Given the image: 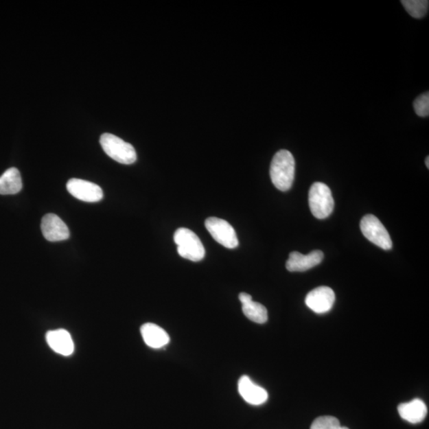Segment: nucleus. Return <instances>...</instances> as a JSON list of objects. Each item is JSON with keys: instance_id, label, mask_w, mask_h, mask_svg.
Wrapping results in <instances>:
<instances>
[{"instance_id": "nucleus-4", "label": "nucleus", "mask_w": 429, "mask_h": 429, "mask_svg": "<svg viewBox=\"0 0 429 429\" xmlns=\"http://www.w3.org/2000/svg\"><path fill=\"white\" fill-rule=\"evenodd\" d=\"M309 203L311 213L316 218L323 220L329 217L334 209V199L329 186L321 183L312 185L309 194Z\"/></svg>"}, {"instance_id": "nucleus-2", "label": "nucleus", "mask_w": 429, "mask_h": 429, "mask_svg": "<svg viewBox=\"0 0 429 429\" xmlns=\"http://www.w3.org/2000/svg\"><path fill=\"white\" fill-rule=\"evenodd\" d=\"M100 143L106 154L117 163L130 165L137 160L134 146L113 134L101 135Z\"/></svg>"}, {"instance_id": "nucleus-9", "label": "nucleus", "mask_w": 429, "mask_h": 429, "mask_svg": "<svg viewBox=\"0 0 429 429\" xmlns=\"http://www.w3.org/2000/svg\"><path fill=\"white\" fill-rule=\"evenodd\" d=\"M41 230L45 239L49 242H60L69 238V230L59 216L49 213L43 216Z\"/></svg>"}, {"instance_id": "nucleus-8", "label": "nucleus", "mask_w": 429, "mask_h": 429, "mask_svg": "<svg viewBox=\"0 0 429 429\" xmlns=\"http://www.w3.org/2000/svg\"><path fill=\"white\" fill-rule=\"evenodd\" d=\"M335 300V292L331 288L321 286L308 294L305 304L316 314H323L332 310Z\"/></svg>"}, {"instance_id": "nucleus-11", "label": "nucleus", "mask_w": 429, "mask_h": 429, "mask_svg": "<svg viewBox=\"0 0 429 429\" xmlns=\"http://www.w3.org/2000/svg\"><path fill=\"white\" fill-rule=\"evenodd\" d=\"M238 389L241 397L251 405L260 406L268 399V393L265 389L255 384L248 376L240 378Z\"/></svg>"}, {"instance_id": "nucleus-1", "label": "nucleus", "mask_w": 429, "mask_h": 429, "mask_svg": "<svg viewBox=\"0 0 429 429\" xmlns=\"http://www.w3.org/2000/svg\"><path fill=\"white\" fill-rule=\"evenodd\" d=\"M273 184L277 189L286 192L290 189L294 181L295 160L286 150H281L273 158L270 170Z\"/></svg>"}, {"instance_id": "nucleus-13", "label": "nucleus", "mask_w": 429, "mask_h": 429, "mask_svg": "<svg viewBox=\"0 0 429 429\" xmlns=\"http://www.w3.org/2000/svg\"><path fill=\"white\" fill-rule=\"evenodd\" d=\"M140 332L146 345L154 349L164 347L170 340L168 333L153 323H146Z\"/></svg>"}, {"instance_id": "nucleus-20", "label": "nucleus", "mask_w": 429, "mask_h": 429, "mask_svg": "<svg viewBox=\"0 0 429 429\" xmlns=\"http://www.w3.org/2000/svg\"><path fill=\"white\" fill-rule=\"evenodd\" d=\"M429 163V157H427L426 160V165L427 166V168H429V163Z\"/></svg>"}, {"instance_id": "nucleus-10", "label": "nucleus", "mask_w": 429, "mask_h": 429, "mask_svg": "<svg viewBox=\"0 0 429 429\" xmlns=\"http://www.w3.org/2000/svg\"><path fill=\"white\" fill-rule=\"evenodd\" d=\"M324 259L321 251H314L309 255H302L300 252H291L286 262V269L290 272H304L319 265Z\"/></svg>"}, {"instance_id": "nucleus-5", "label": "nucleus", "mask_w": 429, "mask_h": 429, "mask_svg": "<svg viewBox=\"0 0 429 429\" xmlns=\"http://www.w3.org/2000/svg\"><path fill=\"white\" fill-rule=\"evenodd\" d=\"M363 235L371 243L383 250L392 248V240L384 225L376 216L368 214L363 217L360 223Z\"/></svg>"}, {"instance_id": "nucleus-14", "label": "nucleus", "mask_w": 429, "mask_h": 429, "mask_svg": "<svg viewBox=\"0 0 429 429\" xmlns=\"http://www.w3.org/2000/svg\"><path fill=\"white\" fill-rule=\"evenodd\" d=\"M398 413L404 420L411 424H418L425 420L428 408L421 399H413L410 402L402 403L397 407Z\"/></svg>"}, {"instance_id": "nucleus-7", "label": "nucleus", "mask_w": 429, "mask_h": 429, "mask_svg": "<svg viewBox=\"0 0 429 429\" xmlns=\"http://www.w3.org/2000/svg\"><path fill=\"white\" fill-rule=\"evenodd\" d=\"M67 190L73 198L84 202H98L103 199L102 189L97 185L82 179H70L67 185Z\"/></svg>"}, {"instance_id": "nucleus-15", "label": "nucleus", "mask_w": 429, "mask_h": 429, "mask_svg": "<svg viewBox=\"0 0 429 429\" xmlns=\"http://www.w3.org/2000/svg\"><path fill=\"white\" fill-rule=\"evenodd\" d=\"M239 299L243 305V312L244 315L251 321L257 323V324H264L268 320V312L266 307L252 300V297L241 292Z\"/></svg>"}, {"instance_id": "nucleus-6", "label": "nucleus", "mask_w": 429, "mask_h": 429, "mask_svg": "<svg viewBox=\"0 0 429 429\" xmlns=\"http://www.w3.org/2000/svg\"><path fill=\"white\" fill-rule=\"evenodd\" d=\"M205 227L217 243L229 249H234L239 246L236 232L228 221L210 217L205 220Z\"/></svg>"}, {"instance_id": "nucleus-18", "label": "nucleus", "mask_w": 429, "mask_h": 429, "mask_svg": "<svg viewBox=\"0 0 429 429\" xmlns=\"http://www.w3.org/2000/svg\"><path fill=\"white\" fill-rule=\"evenodd\" d=\"M310 429H349L342 427L337 418L331 416L320 417L312 422Z\"/></svg>"}, {"instance_id": "nucleus-3", "label": "nucleus", "mask_w": 429, "mask_h": 429, "mask_svg": "<svg viewBox=\"0 0 429 429\" xmlns=\"http://www.w3.org/2000/svg\"><path fill=\"white\" fill-rule=\"evenodd\" d=\"M174 239L181 257L193 262H200L204 259L205 247L193 231L181 228L176 231Z\"/></svg>"}, {"instance_id": "nucleus-19", "label": "nucleus", "mask_w": 429, "mask_h": 429, "mask_svg": "<svg viewBox=\"0 0 429 429\" xmlns=\"http://www.w3.org/2000/svg\"><path fill=\"white\" fill-rule=\"evenodd\" d=\"M415 112L421 117H427L429 115V93H426L418 97L413 104Z\"/></svg>"}, {"instance_id": "nucleus-17", "label": "nucleus", "mask_w": 429, "mask_h": 429, "mask_svg": "<svg viewBox=\"0 0 429 429\" xmlns=\"http://www.w3.org/2000/svg\"><path fill=\"white\" fill-rule=\"evenodd\" d=\"M402 3L406 12L415 19H421L428 12V0H402Z\"/></svg>"}, {"instance_id": "nucleus-12", "label": "nucleus", "mask_w": 429, "mask_h": 429, "mask_svg": "<svg viewBox=\"0 0 429 429\" xmlns=\"http://www.w3.org/2000/svg\"><path fill=\"white\" fill-rule=\"evenodd\" d=\"M45 340L51 349L63 356H69L75 349L73 338L67 330L56 329L49 331Z\"/></svg>"}, {"instance_id": "nucleus-16", "label": "nucleus", "mask_w": 429, "mask_h": 429, "mask_svg": "<svg viewBox=\"0 0 429 429\" xmlns=\"http://www.w3.org/2000/svg\"><path fill=\"white\" fill-rule=\"evenodd\" d=\"M23 188L21 174L16 168H10L0 176V194L13 195Z\"/></svg>"}]
</instances>
